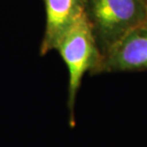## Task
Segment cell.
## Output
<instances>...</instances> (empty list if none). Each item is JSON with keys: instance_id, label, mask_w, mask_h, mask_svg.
Masks as SVG:
<instances>
[{"instance_id": "cell-5", "label": "cell", "mask_w": 147, "mask_h": 147, "mask_svg": "<svg viewBox=\"0 0 147 147\" xmlns=\"http://www.w3.org/2000/svg\"><path fill=\"white\" fill-rule=\"evenodd\" d=\"M145 23H146V24H147V16H146V21H145Z\"/></svg>"}, {"instance_id": "cell-1", "label": "cell", "mask_w": 147, "mask_h": 147, "mask_svg": "<svg viewBox=\"0 0 147 147\" xmlns=\"http://www.w3.org/2000/svg\"><path fill=\"white\" fill-rule=\"evenodd\" d=\"M55 50L68 69L67 107L69 111V123L73 127L75 124L74 106L84 76L87 72L97 74L102 61V55L86 13L66 30L58 41Z\"/></svg>"}, {"instance_id": "cell-3", "label": "cell", "mask_w": 147, "mask_h": 147, "mask_svg": "<svg viewBox=\"0 0 147 147\" xmlns=\"http://www.w3.org/2000/svg\"><path fill=\"white\" fill-rule=\"evenodd\" d=\"M147 70V24L123 37L102 58L98 74Z\"/></svg>"}, {"instance_id": "cell-4", "label": "cell", "mask_w": 147, "mask_h": 147, "mask_svg": "<svg viewBox=\"0 0 147 147\" xmlns=\"http://www.w3.org/2000/svg\"><path fill=\"white\" fill-rule=\"evenodd\" d=\"M46 26L39 53L55 50L58 41L80 16L85 13L86 0H44Z\"/></svg>"}, {"instance_id": "cell-2", "label": "cell", "mask_w": 147, "mask_h": 147, "mask_svg": "<svg viewBox=\"0 0 147 147\" xmlns=\"http://www.w3.org/2000/svg\"><path fill=\"white\" fill-rule=\"evenodd\" d=\"M85 13L103 58L146 21L147 0H86Z\"/></svg>"}]
</instances>
